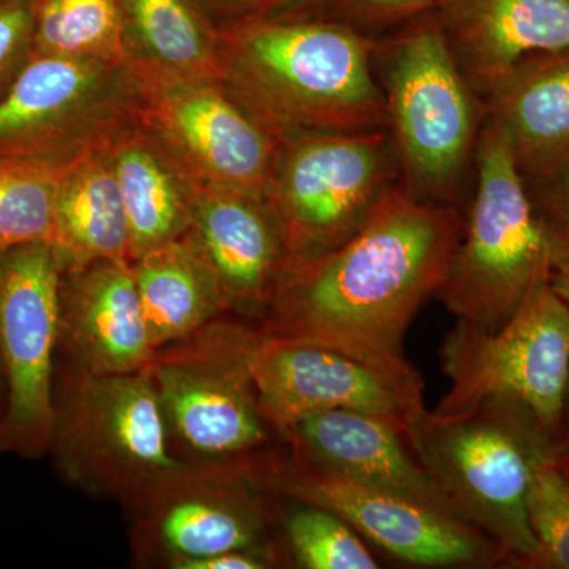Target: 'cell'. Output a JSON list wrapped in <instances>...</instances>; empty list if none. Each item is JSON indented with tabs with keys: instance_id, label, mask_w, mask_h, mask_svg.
<instances>
[{
	"instance_id": "8fae6325",
	"label": "cell",
	"mask_w": 569,
	"mask_h": 569,
	"mask_svg": "<svg viewBox=\"0 0 569 569\" xmlns=\"http://www.w3.org/2000/svg\"><path fill=\"white\" fill-rule=\"evenodd\" d=\"M140 102L126 67L32 54L0 97V159H70L134 121Z\"/></svg>"
},
{
	"instance_id": "44dd1931",
	"label": "cell",
	"mask_w": 569,
	"mask_h": 569,
	"mask_svg": "<svg viewBox=\"0 0 569 569\" xmlns=\"http://www.w3.org/2000/svg\"><path fill=\"white\" fill-rule=\"evenodd\" d=\"M110 156L129 219L132 263L189 233L197 186L137 118L111 138Z\"/></svg>"
},
{
	"instance_id": "603a6c76",
	"label": "cell",
	"mask_w": 569,
	"mask_h": 569,
	"mask_svg": "<svg viewBox=\"0 0 569 569\" xmlns=\"http://www.w3.org/2000/svg\"><path fill=\"white\" fill-rule=\"evenodd\" d=\"M111 138L80 153L59 187L48 244L62 271L97 261L132 263L129 219L111 164Z\"/></svg>"
},
{
	"instance_id": "6da1fadb",
	"label": "cell",
	"mask_w": 569,
	"mask_h": 569,
	"mask_svg": "<svg viewBox=\"0 0 569 569\" xmlns=\"http://www.w3.org/2000/svg\"><path fill=\"white\" fill-rule=\"evenodd\" d=\"M463 222L397 183L347 242L282 272L261 332L407 362L408 329L447 279Z\"/></svg>"
},
{
	"instance_id": "52a82bcc",
	"label": "cell",
	"mask_w": 569,
	"mask_h": 569,
	"mask_svg": "<svg viewBox=\"0 0 569 569\" xmlns=\"http://www.w3.org/2000/svg\"><path fill=\"white\" fill-rule=\"evenodd\" d=\"M399 182L388 130L306 133L279 142L264 200L282 234L283 271L347 242Z\"/></svg>"
},
{
	"instance_id": "74e56055",
	"label": "cell",
	"mask_w": 569,
	"mask_h": 569,
	"mask_svg": "<svg viewBox=\"0 0 569 569\" xmlns=\"http://www.w3.org/2000/svg\"><path fill=\"white\" fill-rule=\"evenodd\" d=\"M568 430H569V387H568V395H567V406H565L563 432H561V437H563L565 433L568 432ZM557 443H559V441H557Z\"/></svg>"
},
{
	"instance_id": "f1b7e54d",
	"label": "cell",
	"mask_w": 569,
	"mask_h": 569,
	"mask_svg": "<svg viewBox=\"0 0 569 569\" xmlns=\"http://www.w3.org/2000/svg\"><path fill=\"white\" fill-rule=\"evenodd\" d=\"M437 0H320L306 17L342 22L355 31L378 39L432 10Z\"/></svg>"
},
{
	"instance_id": "4dcf8cb0",
	"label": "cell",
	"mask_w": 569,
	"mask_h": 569,
	"mask_svg": "<svg viewBox=\"0 0 569 569\" xmlns=\"http://www.w3.org/2000/svg\"><path fill=\"white\" fill-rule=\"evenodd\" d=\"M37 0H0V97L32 56Z\"/></svg>"
},
{
	"instance_id": "4fadbf2b",
	"label": "cell",
	"mask_w": 569,
	"mask_h": 569,
	"mask_svg": "<svg viewBox=\"0 0 569 569\" xmlns=\"http://www.w3.org/2000/svg\"><path fill=\"white\" fill-rule=\"evenodd\" d=\"M252 370L261 411L279 436L299 419L328 410L376 415L407 433L427 410L425 380L410 361H373L261 332Z\"/></svg>"
},
{
	"instance_id": "7c38bea8",
	"label": "cell",
	"mask_w": 569,
	"mask_h": 569,
	"mask_svg": "<svg viewBox=\"0 0 569 569\" xmlns=\"http://www.w3.org/2000/svg\"><path fill=\"white\" fill-rule=\"evenodd\" d=\"M61 276L48 242L0 253V452L40 458L50 448Z\"/></svg>"
},
{
	"instance_id": "ffe728a7",
	"label": "cell",
	"mask_w": 569,
	"mask_h": 569,
	"mask_svg": "<svg viewBox=\"0 0 569 569\" xmlns=\"http://www.w3.org/2000/svg\"><path fill=\"white\" fill-rule=\"evenodd\" d=\"M123 67L141 99L222 82V31L190 0H122Z\"/></svg>"
},
{
	"instance_id": "9c48e42d",
	"label": "cell",
	"mask_w": 569,
	"mask_h": 569,
	"mask_svg": "<svg viewBox=\"0 0 569 569\" xmlns=\"http://www.w3.org/2000/svg\"><path fill=\"white\" fill-rule=\"evenodd\" d=\"M438 356L449 389L433 413L455 417L486 400H516L560 440L569 387V306L549 279L531 288L497 332L456 320Z\"/></svg>"
},
{
	"instance_id": "30bf717a",
	"label": "cell",
	"mask_w": 569,
	"mask_h": 569,
	"mask_svg": "<svg viewBox=\"0 0 569 569\" xmlns=\"http://www.w3.org/2000/svg\"><path fill=\"white\" fill-rule=\"evenodd\" d=\"M253 468L269 492L335 512L365 541L403 563L490 568L511 561L503 548L477 527L313 466L293 452L290 458L263 452Z\"/></svg>"
},
{
	"instance_id": "cb8c5ba5",
	"label": "cell",
	"mask_w": 569,
	"mask_h": 569,
	"mask_svg": "<svg viewBox=\"0 0 569 569\" xmlns=\"http://www.w3.org/2000/svg\"><path fill=\"white\" fill-rule=\"evenodd\" d=\"M132 264L153 350L186 339L230 309L189 234L142 253Z\"/></svg>"
},
{
	"instance_id": "d6a6232c",
	"label": "cell",
	"mask_w": 569,
	"mask_h": 569,
	"mask_svg": "<svg viewBox=\"0 0 569 569\" xmlns=\"http://www.w3.org/2000/svg\"><path fill=\"white\" fill-rule=\"evenodd\" d=\"M320 0H257L249 17L263 20H284V18L306 17Z\"/></svg>"
},
{
	"instance_id": "7a4b0ae2",
	"label": "cell",
	"mask_w": 569,
	"mask_h": 569,
	"mask_svg": "<svg viewBox=\"0 0 569 569\" xmlns=\"http://www.w3.org/2000/svg\"><path fill=\"white\" fill-rule=\"evenodd\" d=\"M373 47L325 18H238L222 29V86L277 142L388 130Z\"/></svg>"
},
{
	"instance_id": "9a60e30c",
	"label": "cell",
	"mask_w": 569,
	"mask_h": 569,
	"mask_svg": "<svg viewBox=\"0 0 569 569\" xmlns=\"http://www.w3.org/2000/svg\"><path fill=\"white\" fill-rule=\"evenodd\" d=\"M137 122L198 186L264 198L279 142L236 102L222 82L142 97Z\"/></svg>"
},
{
	"instance_id": "836d02e7",
	"label": "cell",
	"mask_w": 569,
	"mask_h": 569,
	"mask_svg": "<svg viewBox=\"0 0 569 569\" xmlns=\"http://www.w3.org/2000/svg\"><path fill=\"white\" fill-rule=\"evenodd\" d=\"M550 288L569 306V246L561 247L552 261L549 274Z\"/></svg>"
},
{
	"instance_id": "1f68e13d",
	"label": "cell",
	"mask_w": 569,
	"mask_h": 569,
	"mask_svg": "<svg viewBox=\"0 0 569 569\" xmlns=\"http://www.w3.org/2000/svg\"><path fill=\"white\" fill-rule=\"evenodd\" d=\"M277 563L274 549H238L186 560L176 569H264Z\"/></svg>"
},
{
	"instance_id": "5bb4252c",
	"label": "cell",
	"mask_w": 569,
	"mask_h": 569,
	"mask_svg": "<svg viewBox=\"0 0 569 569\" xmlns=\"http://www.w3.org/2000/svg\"><path fill=\"white\" fill-rule=\"evenodd\" d=\"M247 462L183 463L137 505L134 549L176 568L181 561L238 549L272 548V516Z\"/></svg>"
},
{
	"instance_id": "ba28073f",
	"label": "cell",
	"mask_w": 569,
	"mask_h": 569,
	"mask_svg": "<svg viewBox=\"0 0 569 569\" xmlns=\"http://www.w3.org/2000/svg\"><path fill=\"white\" fill-rule=\"evenodd\" d=\"M260 337L261 329L217 318L153 353L149 372L171 440L197 462H247L266 451L272 427L252 370Z\"/></svg>"
},
{
	"instance_id": "f546056e",
	"label": "cell",
	"mask_w": 569,
	"mask_h": 569,
	"mask_svg": "<svg viewBox=\"0 0 569 569\" xmlns=\"http://www.w3.org/2000/svg\"><path fill=\"white\" fill-rule=\"evenodd\" d=\"M518 170L531 204L550 234L561 247L569 246V146Z\"/></svg>"
},
{
	"instance_id": "277c9868",
	"label": "cell",
	"mask_w": 569,
	"mask_h": 569,
	"mask_svg": "<svg viewBox=\"0 0 569 569\" xmlns=\"http://www.w3.org/2000/svg\"><path fill=\"white\" fill-rule=\"evenodd\" d=\"M406 437L462 519L498 542L511 563L533 568L539 549L527 490L557 447L537 415L509 399L486 400L455 417L426 410Z\"/></svg>"
},
{
	"instance_id": "83f0119b",
	"label": "cell",
	"mask_w": 569,
	"mask_h": 569,
	"mask_svg": "<svg viewBox=\"0 0 569 569\" xmlns=\"http://www.w3.org/2000/svg\"><path fill=\"white\" fill-rule=\"evenodd\" d=\"M526 505L539 549L531 569H569V467L556 455L535 470Z\"/></svg>"
},
{
	"instance_id": "e0dca14e",
	"label": "cell",
	"mask_w": 569,
	"mask_h": 569,
	"mask_svg": "<svg viewBox=\"0 0 569 569\" xmlns=\"http://www.w3.org/2000/svg\"><path fill=\"white\" fill-rule=\"evenodd\" d=\"M58 350L93 376L132 373L151 365L156 350L132 263L97 261L62 271Z\"/></svg>"
},
{
	"instance_id": "d590c367",
	"label": "cell",
	"mask_w": 569,
	"mask_h": 569,
	"mask_svg": "<svg viewBox=\"0 0 569 569\" xmlns=\"http://www.w3.org/2000/svg\"><path fill=\"white\" fill-rule=\"evenodd\" d=\"M556 458L559 459V462L563 463V466L569 467V430L560 438L559 443H557Z\"/></svg>"
},
{
	"instance_id": "7402d4cb",
	"label": "cell",
	"mask_w": 569,
	"mask_h": 569,
	"mask_svg": "<svg viewBox=\"0 0 569 569\" xmlns=\"http://www.w3.org/2000/svg\"><path fill=\"white\" fill-rule=\"evenodd\" d=\"M481 104L507 138L516 167L563 151L569 146V47L520 59Z\"/></svg>"
},
{
	"instance_id": "e575fe53",
	"label": "cell",
	"mask_w": 569,
	"mask_h": 569,
	"mask_svg": "<svg viewBox=\"0 0 569 569\" xmlns=\"http://www.w3.org/2000/svg\"><path fill=\"white\" fill-rule=\"evenodd\" d=\"M222 6L228 7L239 14V18L249 17L257 6V0H219Z\"/></svg>"
},
{
	"instance_id": "d4e9b609",
	"label": "cell",
	"mask_w": 569,
	"mask_h": 569,
	"mask_svg": "<svg viewBox=\"0 0 569 569\" xmlns=\"http://www.w3.org/2000/svg\"><path fill=\"white\" fill-rule=\"evenodd\" d=\"M32 54L123 67L122 0H37Z\"/></svg>"
},
{
	"instance_id": "d6986e66",
	"label": "cell",
	"mask_w": 569,
	"mask_h": 569,
	"mask_svg": "<svg viewBox=\"0 0 569 569\" xmlns=\"http://www.w3.org/2000/svg\"><path fill=\"white\" fill-rule=\"evenodd\" d=\"M430 13L479 100L531 52L569 47V0H437Z\"/></svg>"
},
{
	"instance_id": "4316f807",
	"label": "cell",
	"mask_w": 569,
	"mask_h": 569,
	"mask_svg": "<svg viewBox=\"0 0 569 569\" xmlns=\"http://www.w3.org/2000/svg\"><path fill=\"white\" fill-rule=\"evenodd\" d=\"M284 520L288 546L307 569H376L380 567L365 539L328 509L301 503Z\"/></svg>"
},
{
	"instance_id": "3957f363",
	"label": "cell",
	"mask_w": 569,
	"mask_h": 569,
	"mask_svg": "<svg viewBox=\"0 0 569 569\" xmlns=\"http://www.w3.org/2000/svg\"><path fill=\"white\" fill-rule=\"evenodd\" d=\"M373 71L400 186L418 201L466 209L486 112L430 11L376 39Z\"/></svg>"
},
{
	"instance_id": "8992f818",
	"label": "cell",
	"mask_w": 569,
	"mask_h": 569,
	"mask_svg": "<svg viewBox=\"0 0 569 569\" xmlns=\"http://www.w3.org/2000/svg\"><path fill=\"white\" fill-rule=\"evenodd\" d=\"M54 429L48 452L74 488L137 505L183 466L149 367L93 376L54 370Z\"/></svg>"
},
{
	"instance_id": "5b68a950",
	"label": "cell",
	"mask_w": 569,
	"mask_h": 569,
	"mask_svg": "<svg viewBox=\"0 0 569 569\" xmlns=\"http://www.w3.org/2000/svg\"><path fill=\"white\" fill-rule=\"evenodd\" d=\"M473 173L462 236L436 299L456 320L497 332L531 288L549 279L561 246L531 204L507 138L488 116Z\"/></svg>"
},
{
	"instance_id": "2e32d148",
	"label": "cell",
	"mask_w": 569,
	"mask_h": 569,
	"mask_svg": "<svg viewBox=\"0 0 569 569\" xmlns=\"http://www.w3.org/2000/svg\"><path fill=\"white\" fill-rule=\"evenodd\" d=\"M280 437L313 466L463 520L415 456L406 432L388 419L328 410L299 419Z\"/></svg>"
},
{
	"instance_id": "8d00e7d4",
	"label": "cell",
	"mask_w": 569,
	"mask_h": 569,
	"mask_svg": "<svg viewBox=\"0 0 569 569\" xmlns=\"http://www.w3.org/2000/svg\"><path fill=\"white\" fill-rule=\"evenodd\" d=\"M3 411H6V387H3L2 372H0V421H2Z\"/></svg>"
},
{
	"instance_id": "484cf974",
	"label": "cell",
	"mask_w": 569,
	"mask_h": 569,
	"mask_svg": "<svg viewBox=\"0 0 569 569\" xmlns=\"http://www.w3.org/2000/svg\"><path fill=\"white\" fill-rule=\"evenodd\" d=\"M78 156L0 159V253L31 242H50L59 187Z\"/></svg>"
},
{
	"instance_id": "ac0fdd59",
	"label": "cell",
	"mask_w": 569,
	"mask_h": 569,
	"mask_svg": "<svg viewBox=\"0 0 569 569\" xmlns=\"http://www.w3.org/2000/svg\"><path fill=\"white\" fill-rule=\"evenodd\" d=\"M194 186L187 234L216 272L230 309L263 318L284 264L274 213L263 197Z\"/></svg>"
}]
</instances>
